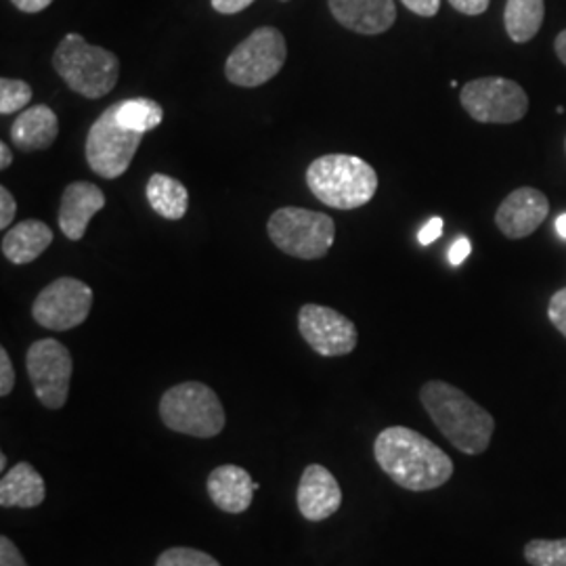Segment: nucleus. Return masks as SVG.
Returning <instances> with one entry per match:
<instances>
[{"label":"nucleus","instance_id":"nucleus-1","mask_svg":"<svg viewBox=\"0 0 566 566\" xmlns=\"http://www.w3.org/2000/svg\"><path fill=\"white\" fill-rule=\"evenodd\" d=\"M374 458L390 481L407 491H432L453 476V462L446 451L405 426H390L378 434Z\"/></svg>","mask_w":566,"mask_h":566},{"label":"nucleus","instance_id":"nucleus-2","mask_svg":"<svg viewBox=\"0 0 566 566\" xmlns=\"http://www.w3.org/2000/svg\"><path fill=\"white\" fill-rule=\"evenodd\" d=\"M420 401L434 426L449 443L468 455H481L489 449L495 420L485 407L474 403L464 390L441 380H430L420 390Z\"/></svg>","mask_w":566,"mask_h":566},{"label":"nucleus","instance_id":"nucleus-3","mask_svg":"<svg viewBox=\"0 0 566 566\" xmlns=\"http://www.w3.org/2000/svg\"><path fill=\"white\" fill-rule=\"evenodd\" d=\"M311 193L329 208H361L378 191V175L369 164L346 154H329L313 160L306 170Z\"/></svg>","mask_w":566,"mask_h":566},{"label":"nucleus","instance_id":"nucleus-4","mask_svg":"<svg viewBox=\"0 0 566 566\" xmlns=\"http://www.w3.org/2000/svg\"><path fill=\"white\" fill-rule=\"evenodd\" d=\"M53 67L63 82L86 99H102L120 78L116 53L84 41L81 34H67L53 55Z\"/></svg>","mask_w":566,"mask_h":566},{"label":"nucleus","instance_id":"nucleus-5","mask_svg":"<svg viewBox=\"0 0 566 566\" xmlns=\"http://www.w3.org/2000/svg\"><path fill=\"white\" fill-rule=\"evenodd\" d=\"M160 418L166 428L198 439L221 434L227 422L219 395L202 382L168 388L160 399Z\"/></svg>","mask_w":566,"mask_h":566},{"label":"nucleus","instance_id":"nucleus-6","mask_svg":"<svg viewBox=\"0 0 566 566\" xmlns=\"http://www.w3.org/2000/svg\"><path fill=\"white\" fill-rule=\"evenodd\" d=\"M266 231L271 242L282 252L303 261H317L325 256L336 238L332 217L294 206L275 210L269 219Z\"/></svg>","mask_w":566,"mask_h":566},{"label":"nucleus","instance_id":"nucleus-7","mask_svg":"<svg viewBox=\"0 0 566 566\" xmlns=\"http://www.w3.org/2000/svg\"><path fill=\"white\" fill-rule=\"evenodd\" d=\"M287 57L285 39L277 28L263 25L240 42L227 57L224 74L235 86L254 88L275 78Z\"/></svg>","mask_w":566,"mask_h":566},{"label":"nucleus","instance_id":"nucleus-8","mask_svg":"<svg viewBox=\"0 0 566 566\" xmlns=\"http://www.w3.org/2000/svg\"><path fill=\"white\" fill-rule=\"evenodd\" d=\"M142 142L143 133L120 124L116 107L109 105L88 130L86 163L103 179H118L128 170Z\"/></svg>","mask_w":566,"mask_h":566},{"label":"nucleus","instance_id":"nucleus-9","mask_svg":"<svg viewBox=\"0 0 566 566\" xmlns=\"http://www.w3.org/2000/svg\"><path fill=\"white\" fill-rule=\"evenodd\" d=\"M460 102L474 120L485 124H512L523 120L528 112L525 88L500 76L468 82Z\"/></svg>","mask_w":566,"mask_h":566},{"label":"nucleus","instance_id":"nucleus-10","mask_svg":"<svg viewBox=\"0 0 566 566\" xmlns=\"http://www.w3.org/2000/svg\"><path fill=\"white\" fill-rule=\"evenodd\" d=\"M25 369L36 399L46 409H61L67 401L74 371L70 350L55 338L36 340L28 348Z\"/></svg>","mask_w":566,"mask_h":566},{"label":"nucleus","instance_id":"nucleus-11","mask_svg":"<svg viewBox=\"0 0 566 566\" xmlns=\"http://www.w3.org/2000/svg\"><path fill=\"white\" fill-rule=\"evenodd\" d=\"M93 308V290L74 277H60L49 283L32 304V317L36 324L67 332L86 322Z\"/></svg>","mask_w":566,"mask_h":566},{"label":"nucleus","instance_id":"nucleus-12","mask_svg":"<svg viewBox=\"0 0 566 566\" xmlns=\"http://www.w3.org/2000/svg\"><path fill=\"white\" fill-rule=\"evenodd\" d=\"M298 329L304 343L322 357H343L359 343L355 324L343 313L322 304H304L298 313Z\"/></svg>","mask_w":566,"mask_h":566},{"label":"nucleus","instance_id":"nucleus-13","mask_svg":"<svg viewBox=\"0 0 566 566\" xmlns=\"http://www.w3.org/2000/svg\"><path fill=\"white\" fill-rule=\"evenodd\" d=\"M549 214L546 193L533 187H521L512 191L500 206L495 223L510 240H521L535 233Z\"/></svg>","mask_w":566,"mask_h":566},{"label":"nucleus","instance_id":"nucleus-14","mask_svg":"<svg viewBox=\"0 0 566 566\" xmlns=\"http://www.w3.org/2000/svg\"><path fill=\"white\" fill-rule=\"evenodd\" d=\"M296 504L306 521L319 523L340 510L343 489L325 465H306L296 491Z\"/></svg>","mask_w":566,"mask_h":566},{"label":"nucleus","instance_id":"nucleus-15","mask_svg":"<svg viewBox=\"0 0 566 566\" xmlns=\"http://www.w3.org/2000/svg\"><path fill=\"white\" fill-rule=\"evenodd\" d=\"M103 206H105V193L97 185L86 181L67 185L63 191L60 214H57L63 235L72 242H81L91 219L103 210Z\"/></svg>","mask_w":566,"mask_h":566},{"label":"nucleus","instance_id":"nucleus-16","mask_svg":"<svg viewBox=\"0 0 566 566\" xmlns=\"http://www.w3.org/2000/svg\"><path fill=\"white\" fill-rule=\"evenodd\" d=\"M334 20L365 36H376L397 20L395 0H327Z\"/></svg>","mask_w":566,"mask_h":566},{"label":"nucleus","instance_id":"nucleus-17","mask_svg":"<svg viewBox=\"0 0 566 566\" xmlns=\"http://www.w3.org/2000/svg\"><path fill=\"white\" fill-rule=\"evenodd\" d=\"M206 486L212 504L227 514H243L252 506L254 491L259 489L248 470L233 464L214 468Z\"/></svg>","mask_w":566,"mask_h":566},{"label":"nucleus","instance_id":"nucleus-18","mask_svg":"<svg viewBox=\"0 0 566 566\" xmlns=\"http://www.w3.org/2000/svg\"><path fill=\"white\" fill-rule=\"evenodd\" d=\"M60 135V120L49 105H34L21 112L11 126V142L21 151H41Z\"/></svg>","mask_w":566,"mask_h":566},{"label":"nucleus","instance_id":"nucleus-19","mask_svg":"<svg viewBox=\"0 0 566 566\" xmlns=\"http://www.w3.org/2000/svg\"><path fill=\"white\" fill-rule=\"evenodd\" d=\"M46 497L44 479L36 472V468L28 462L13 465L4 472L0 481V506L2 507H39Z\"/></svg>","mask_w":566,"mask_h":566},{"label":"nucleus","instance_id":"nucleus-20","mask_svg":"<svg viewBox=\"0 0 566 566\" xmlns=\"http://www.w3.org/2000/svg\"><path fill=\"white\" fill-rule=\"evenodd\" d=\"M53 243V231L42 221H23L11 227L2 238V254L15 264L34 263Z\"/></svg>","mask_w":566,"mask_h":566},{"label":"nucleus","instance_id":"nucleus-21","mask_svg":"<svg viewBox=\"0 0 566 566\" xmlns=\"http://www.w3.org/2000/svg\"><path fill=\"white\" fill-rule=\"evenodd\" d=\"M147 200L151 203L154 212L163 219L181 221L187 214L189 193L181 181L158 172L147 181Z\"/></svg>","mask_w":566,"mask_h":566},{"label":"nucleus","instance_id":"nucleus-22","mask_svg":"<svg viewBox=\"0 0 566 566\" xmlns=\"http://www.w3.org/2000/svg\"><path fill=\"white\" fill-rule=\"evenodd\" d=\"M546 18L544 0H507L504 11L507 36L514 42H528L537 36Z\"/></svg>","mask_w":566,"mask_h":566},{"label":"nucleus","instance_id":"nucleus-23","mask_svg":"<svg viewBox=\"0 0 566 566\" xmlns=\"http://www.w3.org/2000/svg\"><path fill=\"white\" fill-rule=\"evenodd\" d=\"M114 107L120 124L143 135L158 128L164 120L163 105L154 99H145V97L124 99V102L114 103Z\"/></svg>","mask_w":566,"mask_h":566},{"label":"nucleus","instance_id":"nucleus-24","mask_svg":"<svg viewBox=\"0 0 566 566\" xmlns=\"http://www.w3.org/2000/svg\"><path fill=\"white\" fill-rule=\"evenodd\" d=\"M531 566H566V539H533L525 546Z\"/></svg>","mask_w":566,"mask_h":566},{"label":"nucleus","instance_id":"nucleus-25","mask_svg":"<svg viewBox=\"0 0 566 566\" xmlns=\"http://www.w3.org/2000/svg\"><path fill=\"white\" fill-rule=\"evenodd\" d=\"M32 102V86L28 82L15 78H2L0 81V114L9 116L18 109H23Z\"/></svg>","mask_w":566,"mask_h":566},{"label":"nucleus","instance_id":"nucleus-26","mask_svg":"<svg viewBox=\"0 0 566 566\" xmlns=\"http://www.w3.org/2000/svg\"><path fill=\"white\" fill-rule=\"evenodd\" d=\"M156 566H221V563L193 547H170L160 554Z\"/></svg>","mask_w":566,"mask_h":566},{"label":"nucleus","instance_id":"nucleus-27","mask_svg":"<svg viewBox=\"0 0 566 566\" xmlns=\"http://www.w3.org/2000/svg\"><path fill=\"white\" fill-rule=\"evenodd\" d=\"M547 315H549V322L556 325V329L566 338V287L558 290L552 296L549 306H547Z\"/></svg>","mask_w":566,"mask_h":566},{"label":"nucleus","instance_id":"nucleus-28","mask_svg":"<svg viewBox=\"0 0 566 566\" xmlns=\"http://www.w3.org/2000/svg\"><path fill=\"white\" fill-rule=\"evenodd\" d=\"M15 386V369L7 348H0V397H9Z\"/></svg>","mask_w":566,"mask_h":566},{"label":"nucleus","instance_id":"nucleus-29","mask_svg":"<svg viewBox=\"0 0 566 566\" xmlns=\"http://www.w3.org/2000/svg\"><path fill=\"white\" fill-rule=\"evenodd\" d=\"M18 212V203L7 187H0V229H9Z\"/></svg>","mask_w":566,"mask_h":566},{"label":"nucleus","instance_id":"nucleus-30","mask_svg":"<svg viewBox=\"0 0 566 566\" xmlns=\"http://www.w3.org/2000/svg\"><path fill=\"white\" fill-rule=\"evenodd\" d=\"M0 566H28L18 546L7 535L0 537Z\"/></svg>","mask_w":566,"mask_h":566},{"label":"nucleus","instance_id":"nucleus-31","mask_svg":"<svg viewBox=\"0 0 566 566\" xmlns=\"http://www.w3.org/2000/svg\"><path fill=\"white\" fill-rule=\"evenodd\" d=\"M401 2L411 13L420 18H434L441 9V0H401Z\"/></svg>","mask_w":566,"mask_h":566},{"label":"nucleus","instance_id":"nucleus-32","mask_svg":"<svg viewBox=\"0 0 566 566\" xmlns=\"http://www.w3.org/2000/svg\"><path fill=\"white\" fill-rule=\"evenodd\" d=\"M441 235H443V219H441V217H434V219H430V221L420 229L418 242L422 243V245H430V243L437 242Z\"/></svg>","mask_w":566,"mask_h":566},{"label":"nucleus","instance_id":"nucleus-33","mask_svg":"<svg viewBox=\"0 0 566 566\" xmlns=\"http://www.w3.org/2000/svg\"><path fill=\"white\" fill-rule=\"evenodd\" d=\"M470 252H472L470 240L468 238H458L449 248V263L453 264V266H460L470 256Z\"/></svg>","mask_w":566,"mask_h":566},{"label":"nucleus","instance_id":"nucleus-34","mask_svg":"<svg viewBox=\"0 0 566 566\" xmlns=\"http://www.w3.org/2000/svg\"><path fill=\"white\" fill-rule=\"evenodd\" d=\"M451 7L464 15H481L489 9L491 0H449Z\"/></svg>","mask_w":566,"mask_h":566},{"label":"nucleus","instance_id":"nucleus-35","mask_svg":"<svg viewBox=\"0 0 566 566\" xmlns=\"http://www.w3.org/2000/svg\"><path fill=\"white\" fill-rule=\"evenodd\" d=\"M212 2V9L223 13V15H235L243 9H248L254 0H210Z\"/></svg>","mask_w":566,"mask_h":566},{"label":"nucleus","instance_id":"nucleus-36","mask_svg":"<svg viewBox=\"0 0 566 566\" xmlns=\"http://www.w3.org/2000/svg\"><path fill=\"white\" fill-rule=\"evenodd\" d=\"M23 13H41L53 0H11Z\"/></svg>","mask_w":566,"mask_h":566},{"label":"nucleus","instance_id":"nucleus-37","mask_svg":"<svg viewBox=\"0 0 566 566\" xmlns=\"http://www.w3.org/2000/svg\"><path fill=\"white\" fill-rule=\"evenodd\" d=\"M554 49H556V55H558V60L563 61V63L566 65V30H563V32L556 36Z\"/></svg>","mask_w":566,"mask_h":566},{"label":"nucleus","instance_id":"nucleus-38","mask_svg":"<svg viewBox=\"0 0 566 566\" xmlns=\"http://www.w3.org/2000/svg\"><path fill=\"white\" fill-rule=\"evenodd\" d=\"M11 163H13V154H11L9 145H7V143H0V168L7 170V168L11 166Z\"/></svg>","mask_w":566,"mask_h":566},{"label":"nucleus","instance_id":"nucleus-39","mask_svg":"<svg viewBox=\"0 0 566 566\" xmlns=\"http://www.w3.org/2000/svg\"><path fill=\"white\" fill-rule=\"evenodd\" d=\"M556 233L566 240V212L556 219Z\"/></svg>","mask_w":566,"mask_h":566},{"label":"nucleus","instance_id":"nucleus-40","mask_svg":"<svg viewBox=\"0 0 566 566\" xmlns=\"http://www.w3.org/2000/svg\"><path fill=\"white\" fill-rule=\"evenodd\" d=\"M4 465H7V455L2 453V455H0V470H4Z\"/></svg>","mask_w":566,"mask_h":566},{"label":"nucleus","instance_id":"nucleus-41","mask_svg":"<svg viewBox=\"0 0 566 566\" xmlns=\"http://www.w3.org/2000/svg\"><path fill=\"white\" fill-rule=\"evenodd\" d=\"M282 2H287V0H282Z\"/></svg>","mask_w":566,"mask_h":566}]
</instances>
